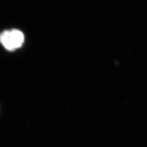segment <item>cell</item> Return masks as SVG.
Here are the masks:
<instances>
[{"label": "cell", "mask_w": 147, "mask_h": 147, "mask_svg": "<svg viewBox=\"0 0 147 147\" xmlns=\"http://www.w3.org/2000/svg\"><path fill=\"white\" fill-rule=\"evenodd\" d=\"M24 34L18 30H6L0 34V42L9 51H13L20 48L24 44Z\"/></svg>", "instance_id": "6da1fadb"}]
</instances>
